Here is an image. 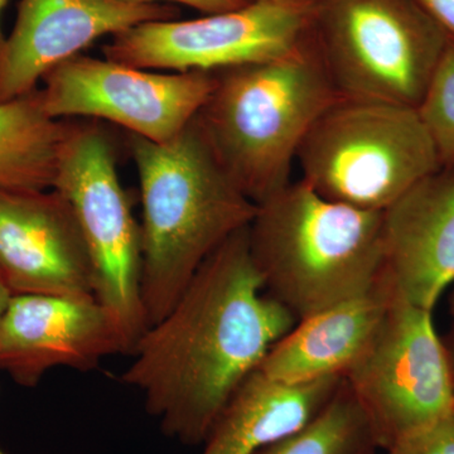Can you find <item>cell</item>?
<instances>
[{
	"label": "cell",
	"instance_id": "1",
	"mask_svg": "<svg viewBox=\"0 0 454 454\" xmlns=\"http://www.w3.org/2000/svg\"><path fill=\"white\" fill-rule=\"evenodd\" d=\"M297 322L265 293L247 226L208 256L168 313L146 328L121 381L142 393L164 435L199 446Z\"/></svg>",
	"mask_w": 454,
	"mask_h": 454
},
{
	"label": "cell",
	"instance_id": "2",
	"mask_svg": "<svg viewBox=\"0 0 454 454\" xmlns=\"http://www.w3.org/2000/svg\"><path fill=\"white\" fill-rule=\"evenodd\" d=\"M128 143L142 197L140 286L151 325L208 256L252 223L258 205L227 175L196 118L168 142L129 134Z\"/></svg>",
	"mask_w": 454,
	"mask_h": 454
},
{
	"label": "cell",
	"instance_id": "3",
	"mask_svg": "<svg viewBox=\"0 0 454 454\" xmlns=\"http://www.w3.org/2000/svg\"><path fill=\"white\" fill-rule=\"evenodd\" d=\"M215 76L196 121L227 175L260 205L292 184L301 143L340 97L312 37L292 55Z\"/></svg>",
	"mask_w": 454,
	"mask_h": 454
},
{
	"label": "cell",
	"instance_id": "4",
	"mask_svg": "<svg viewBox=\"0 0 454 454\" xmlns=\"http://www.w3.org/2000/svg\"><path fill=\"white\" fill-rule=\"evenodd\" d=\"M249 244L265 293L301 321L379 283L382 211L330 201L301 179L258 205Z\"/></svg>",
	"mask_w": 454,
	"mask_h": 454
},
{
	"label": "cell",
	"instance_id": "5",
	"mask_svg": "<svg viewBox=\"0 0 454 454\" xmlns=\"http://www.w3.org/2000/svg\"><path fill=\"white\" fill-rule=\"evenodd\" d=\"M297 162L319 196L369 211L443 170L418 109L343 98L315 122Z\"/></svg>",
	"mask_w": 454,
	"mask_h": 454
},
{
	"label": "cell",
	"instance_id": "6",
	"mask_svg": "<svg viewBox=\"0 0 454 454\" xmlns=\"http://www.w3.org/2000/svg\"><path fill=\"white\" fill-rule=\"evenodd\" d=\"M312 41L340 98L418 109L450 38L414 0H318Z\"/></svg>",
	"mask_w": 454,
	"mask_h": 454
},
{
	"label": "cell",
	"instance_id": "7",
	"mask_svg": "<svg viewBox=\"0 0 454 454\" xmlns=\"http://www.w3.org/2000/svg\"><path fill=\"white\" fill-rule=\"evenodd\" d=\"M53 190L70 203L94 267L95 298L128 354L148 328L142 300V230L122 187L115 146L100 122L68 121Z\"/></svg>",
	"mask_w": 454,
	"mask_h": 454
},
{
	"label": "cell",
	"instance_id": "8",
	"mask_svg": "<svg viewBox=\"0 0 454 454\" xmlns=\"http://www.w3.org/2000/svg\"><path fill=\"white\" fill-rule=\"evenodd\" d=\"M342 378L385 452L452 417V370L433 312L395 292L369 345Z\"/></svg>",
	"mask_w": 454,
	"mask_h": 454
},
{
	"label": "cell",
	"instance_id": "9",
	"mask_svg": "<svg viewBox=\"0 0 454 454\" xmlns=\"http://www.w3.org/2000/svg\"><path fill=\"white\" fill-rule=\"evenodd\" d=\"M317 2L249 0L196 20H152L118 33L104 57L153 71L220 73L297 52L312 37Z\"/></svg>",
	"mask_w": 454,
	"mask_h": 454
},
{
	"label": "cell",
	"instance_id": "10",
	"mask_svg": "<svg viewBox=\"0 0 454 454\" xmlns=\"http://www.w3.org/2000/svg\"><path fill=\"white\" fill-rule=\"evenodd\" d=\"M215 83L212 73H163L79 55L53 68L38 90L56 121H109L164 143L195 121Z\"/></svg>",
	"mask_w": 454,
	"mask_h": 454
},
{
	"label": "cell",
	"instance_id": "11",
	"mask_svg": "<svg viewBox=\"0 0 454 454\" xmlns=\"http://www.w3.org/2000/svg\"><path fill=\"white\" fill-rule=\"evenodd\" d=\"M178 16V9L172 4L20 0L13 28L0 46V103L37 91L53 68L82 55L100 38Z\"/></svg>",
	"mask_w": 454,
	"mask_h": 454
},
{
	"label": "cell",
	"instance_id": "12",
	"mask_svg": "<svg viewBox=\"0 0 454 454\" xmlns=\"http://www.w3.org/2000/svg\"><path fill=\"white\" fill-rule=\"evenodd\" d=\"M0 282L12 295L95 298L82 229L53 188L0 192Z\"/></svg>",
	"mask_w": 454,
	"mask_h": 454
},
{
	"label": "cell",
	"instance_id": "13",
	"mask_svg": "<svg viewBox=\"0 0 454 454\" xmlns=\"http://www.w3.org/2000/svg\"><path fill=\"white\" fill-rule=\"evenodd\" d=\"M128 354L118 325L97 298L12 295L0 322V370L35 387L56 367L88 370Z\"/></svg>",
	"mask_w": 454,
	"mask_h": 454
},
{
	"label": "cell",
	"instance_id": "14",
	"mask_svg": "<svg viewBox=\"0 0 454 454\" xmlns=\"http://www.w3.org/2000/svg\"><path fill=\"white\" fill-rule=\"evenodd\" d=\"M382 276L396 295L433 312L454 286V181L446 170L382 211Z\"/></svg>",
	"mask_w": 454,
	"mask_h": 454
},
{
	"label": "cell",
	"instance_id": "15",
	"mask_svg": "<svg viewBox=\"0 0 454 454\" xmlns=\"http://www.w3.org/2000/svg\"><path fill=\"white\" fill-rule=\"evenodd\" d=\"M393 295L389 280L381 276L365 294L301 319L270 348L258 370L289 385L345 375L369 345Z\"/></svg>",
	"mask_w": 454,
	"mask_h": 454
},
{
	"label": "cell",
	"instance_id": "16",
	"mask_svg": "<svg viewBox=\"0 0 454 454\" xmlns=\"http://www.w3.org/2000/svg\"><path fill=\"white\" fill-rule=\"evenodd\" d=\"M342 376L289 385L255 370L236 390L201 454H258L315 419L333 399Z\"/></svg>",
	"mask_w": 454,
	"mask_h": 454
},
{
	"label": "cell",
	"instance_id": "17",
	"mask_svg": "<svg viewBox=\"0 0 454 454\" xmlns=\"http://www.w3.org/2000/svg\"><path fill=\"white\" fill-rule=\"evenodd\" d=\"M67 129L44 112L40 90L0 103V192L52 188Z\"/></svg>",
	"mask_w": 454,
	"mask_h": 454
},
{
	"label": "cell",
	"instance_id": "18",
	"mask_svg": "<svg viewBox=\"0 0 454 454\" xmlns=\"http://www.w3.org/2000/svg\"><path fill=\"white\" fill-rule=\"evenodd\" d=\"M378 442L345 380L315 419L258 454H379Z\"/></svg>",
	"mask_w": 454,
	"mask_h": 454
},
{
	"label": "cell",
	"instance_id": "19",
	"mask_svg": "<svg viewBox=\"0 0 454 454\" xmlns=\"http://www.w3.org/2000/svg\"><path fill=\"white\" fill-rule=\"evenodd\" d=\"M418 113L428 129L443 170L454 166V42L448 43Z\"/></svg>",
	"mask_w": 454,
	"mask_h": 454
},
{
	"label": "cell",
	"instance_id": "20",
	"mask_svg": "<svg viewBox=\"0 0 454 454\" xmlns=\"http://www.w3.org/2000/svg\"><path fill=\"white\" fill-rule=\"evenodd\" d=\"M387 454H454V420L448 417L396 443Z\"/></svg>",
	"mask_w": 454,
	"mask_h": 454
},
{
	"label": "cell",
	"instance_id": "21",
	"mask_svg": "<svg viewBox=\"0 0 454 454\" xmlns=\"http://www.w3.org/2000/svg\"><path fill=\"white\" fill-rule=\"evenodd\" d=\"M129 4H178L196 9L202 14L221 13L247 4L249 0H121Z\"/></svg>",
	"mask_w": 454,
	"mask_h": 454
},
{
	"label": "cell",
	"instance_id": "22",
	"mask_svg": "<svg viewBox=\"0 0 454 454\" xmlns=\"http://www.w3.org/2000/svg\"><path fill=\"white\" fill-rule=\"evenodd\" d=\"M454 42V0H414Z\"/></svg>",
	"mask_w": 454,
	"mask_h": 454
},
{
	"label": "cell",
	"instance_id": "23",
	"mask_svg": "<svg viewBox=\"0 0 454 454\" xmlns=\"http://www.w3.org/2000/svg\"><path fill=\"white\" fill-rule=\"evenodd\" d=\"M444 343H446V348L448 351V356H450V370H452V381H453V411L452 418L454 420V328L452 333L448 334L446 340H444Z\"/></svg>",
	"mask_w": 454,
	"mask_h": 454
},
{
	"label": "cell",
	"instance_id": "24",
	"mask_svg": "<svg viewBox=\"0 0 454 454\" xmlns=\"http://www.w3.org/2000/svg\"><path fill=\"white\" fill-rule=\"evenodd\" d=\"M12 293L8 291L7 286L0 282V322H2L3 316L8 309L9 301H11Z\"/></svg>",
	"mask_w": 454,
	"mask_h": 454
},
{
	"label": "cell",
	"instance_id": "25",
	"mask_svg": "<svg viewBox=\"0 0 454 454\" xmlns=\"http://www.w3.org/2000/svg\"><path fill=\"white\" fill-rule=\"evenodd\" d=\"M8 0H0V46L3 44V41H4L5 35L3 32V13H4L5 5H7Z\"/></svg>",
	"mask_w": 454,
	"mask_h": 454
},
{
	"label": "cell",
	"instance_id": "26",
	"mask_svg": "<svg viewBox=\"0 0 454 454\" xmlns=\"http://www.w3.org/2000/svg\"><path fill=\"white\" fill-rule=\"evenodd\" d=\"M450 315H452L454 317V286H453L452 293H450Z\"/></svg>",
	"mask_w": 454,
	"mask_h": 454
},
{
	"label": "cell",
	"instance_id": "27",
	"mask_svg": "<svg viewBox=\"0 0 454 454\" xmlns=\"http://www.w3.org/2000/svg\"><path fill=\"white\" fill-rule=\"evenodd\" d=\"M446 172L448 175H450V177L453 179L454 181V166L450 167V168L446 169Z\"/></svg>",
	"mask_w": 454,
	"mask_h": 454
},
{
	"label": "cell",
	"instance_id": "28",
	"mask_svg": "<svg viewBox=\"0 0 454 454\" xmlns=\"http://www.w3.org/2000/svg\"><path fill=\"white\" fill-rule=\"evenodd\" d=\"M0 454H5V453H4V452H3V450H0Z\"/></svg>",
	"mask_w": 454,
	"mask_h": 454
},
{
	"label": "cell",
	"instance_id": "29",
	"mask_svg": "<svg viewBox=\"0 0 454 454\" xmlns=\"http://www.w3.org/2000/svg\"><path fill=\"white\" fill-rule=\"evenodd\" d=\"M313 2H318V0H313Z\"/></svg>",
	"mask_w": 454,
	"mask_h": 454
}]
</instances>
